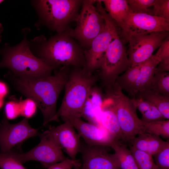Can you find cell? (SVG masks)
<instances>
[{"label":"cell","instance_id":"cell-1","mask_svg":"<svg viewBox=\"0 0 169 169\" xmlns=\"http://www.w3.org/2000/svg\"><path fill=\"white\" fill-rule=\"evenodd\" d=\"M71 67L63 66L55 70L54 74L40 78L25 79L8 72L5 77L24 95L33 100L44 118L43 125L52 121L59 122L56 104L59 96L64 89Z\"/></svg>","mask_w":169,"mask_h":169},{"label":"cell","instance_id":"cell-2","mask_svg":"<svg viewBox=\"0 0 169 169\" xmlns=\"http://www.w3.org/2000/svg\"><path fill=\"white\" fill-rule=\"evenodd\" d=\"M29 43L33 54L54 70L63 66L85 67L84 50L66 31L57 33L48 40L41 35Z\"/></svg>","mask_w":169,"mask_h":169},{"label":"cell","instance_id":"cell-3","mask_svg":"<svg viewBox=\"0 0 169 169\" xmlns=\"http://www.w3.org/2000/svg\"><path fill=\"white\" fill-rule=\"evenodd\" d=\"M22 31L24 38L20 43L13 46L6 43L0 49L2 56L0 68H8L12 74L25 79L40 78L51 75L54 69L35 56L30 49L27 39L29 29Z\"/></svg>","mask_w":169,"mask_h":169},{"label":"cell","instance_id":"cell-4","mask_svg":"<svg viewBox=\"0 0 169 169\" xmlns=\"http://www.w3.org/2000/svg\"><path fill=\"white\" fill-rule=\"evenodd\" d=\"M98 80L97 74L84 68L71 67L58 117H82L84 105L91 88Z\"/></svg>","mask_w":169,"mask_h":169},{"label":"cell","instance_id":"cell-5","mask_svg":"<svg viewBox=\"0 0 169 169\" xmlns=\"http://www.w3.org/2000/svg\"><path fill=\"white\" fill-rule=\"evenodd\" d=\"M82 0H37L31 1L38 20L37 29L45 26L57 33L64 32L75 21L81 7Z\"/></svg>","mask_w":169,"mask_h":169},{"label":"cell","instance_id":"cell-6","mask_svg":"<svg viewBox=\"0 0 169 169\" xmlns=\"http://www.w3.org/2000/svg\"><path fill=\"white\" fill-rule=\"evenodd\" d=\"M115 83L105 88L103 104L115 113L123 133L124 142H131L139 134L144 132L142 121L136 113L134 98L125 95Z\"/></svg>","mask_w":169,"mask_h":169},{"label":"cell","instance_id":"cell-7","mask_svg":"<svg viewBox=\"0 0 169 169\" xmlns=\"http://www.w3.org/2000/svg\"><path fill=\"white\" fill-rule=\"evenodd\" d=\"M95 2V0H82L81 8L75 21V27L66 31L77 41L84 50L89 49L93 40L105 25L103 18L94 6Z\"/></svg>","mask_w":169,"mask_h":169},{"label":"cell","instance_id":"cell-8","mask_svg":"<svg viewBox=\"0 0 169 169\" xmlns=\"http://www.w3.org/2000/svg\"><path fill=\"white\" fill-rule=\"evenodd\" d=\"M130 65L123 41L118 35L110 44L100 61L97 74L104 88L114 84L117 78Z\"/></svg>","mask_w":169,"mask_h":169},{"label":"cell","instance_id":"cell-9","mask_svg":"<svg viewBox=\"0 0 169 169\" xmlns=\"http://www.w3.org/2000/svg\"><path fill=\"white\" fill-rule=\"evenodd\" d=\"M96 8L105 21L104 27L93 39L89 49L84 51L85 68L94 72L98 69L100 61L110 43L118 35L115 23L102 7L101 0H96Z\"/></svg>","mask_w":169,"mask_h":169},{"label":"cell","instance_id":"cell-10","mask_svg":"<svg viewBox=\"0 0 169 169\" xmlns=\"http://www.w3.org/2000/svg\"><path fill=\"white\" fill-rule=\"evenodd\" d=\"M39 135L40 143L28 152L21 153L11 150L15 158L22 164L29 161H38L43 167L47 168L68 158L64 155L49 130Z\"/></svg>","mask_w":169,"mask_h":169},{"label":"cell","instance_id":"cell-11","mask_svg":"<svg viewBox=\"0 0 169 169\" xmlns=\"http://www.w3.org/2000/svg\"><path fill=\"white\" fill-rule=\"evenodd\" d=\"M168 31L135 35L130 37L127 52L130 67L141 64L152 55L169 37Z\"/></svg>","mask_w":169,"mask_h":169},{"label":"cell","instance_id":"cell-12","mask_svg":"<svg viewBox=\"0 0 169 169\" xmlns=\"http://www.w3.org/2000/svg\"><path fill=\"white\" fill-rule=\"evenodd\" d=\"M38 131L30 125L27 118H25L14 124L3 118L0 123V152L5 153L14 147H20L24 141L39 135Z\"/></svg>","mask_w":169,"mask_h":169},{"label":"cell","instance_id":"cell-13","mask_svg":"<svg viewBox=\"0 0 169 169\" xmlns=\"http://www.w3.org/2000/svg\"><path fill=\"white\" fill-rule=\"evenodd\" d=\"M124 41L131 36L169 30V20L146 14L130 13L121 29Z\"/></svg>","mask_w":169,"mask_h":169},{"label":"cell","instance_id":"cell-14","mask_svg":"<svg viewBox=\"0 0 169 169\" xmlns=\"http://www.w3.org/2000/svg\"><path fill=\"white\" fill-rule=\"evenodd\" d=\"M62 120L70 123L78 133L90 146H105L110 147L115 139L102 127L86 122L80 118L70 116L61 117Z\"/></svg>","mask_w":169,"mask_h":169},{"label":"cell","instance_id":"cell-15","mask_svg":"<svg viewBox=\"0 0 169 169\" xmlns=\"http://www.w3.org/2000/svg\"><path fill=\"white\" fill-rule=\"evenodd\" d=\"M110 147L81 144V169H120L115 161Z\"/></svg>","mask_w":169,"mask_h":169},{"label":"cell","instance_id":"cell-16","mask_svg":"<svg viewBox=\"0 0 169 169\" xmlns=\"http://www.w3.org/2000/svg\"><path fill=\"white\" fill-rule=\"evenodd\" d=\"M56 143L72 160H76L80 151V136L72 125L67 121L57 127L50 126L49 129Z\"/></svg>","mask_w":169,"mask_h":169},{"label":"cell","instance_id":"cell-17","mask_svg":"<svg viewBox=\"0 0 169 169\" xmlns=\"http://www.w3.org/2000/svg\"><path fill=\"white\" fill-rule=\"evenodd\" d=\"M104 99V94L101 89L95 85L93 86L85 102L82 117L88 122L98 125Z\"/></svg>","mask_w":169,"mask_h":169},{"label":"cell","instance_id":"cell-18","mask_svg":"<svg viewBox=\"0 0 169 169\" xmlns=\"http://www.w3.org/2000/svg\"><path fill=\"white\" fill-rule=\"evenodd\" d=\"M160 57L159 47L155 54L142 64L135 87L136 96L141 91L149 90L156 70L160 61Z\"/></svg>","mask_w":169,"mask_h":169},{"label":"cell","instance_id":"cell-19","mask_svg":"<svg viewBox=\"0 0 169 169\" xmlns=\"http://www.w3.org/2000/svg\"><path fill=\"white\" fill-rule=\"evenodd\" d=\"M138 135L131 141L132 146L152 156L160 151L167 142L163 140L159 136L146 132Z\"/></svg>","mask_w":169,"mask_h":169},{"label":"cell","instance_id":"cell-20","mask_svg":"<svg viewBox=\"0 0 169 169\" xmlns=\"http://www.w3.org/2000/svg\"><path fill=\"white\" fill-rule=\"evenodd\" d=\"M98 125L104 129L116 140L121 139L124 141L123 135L116 115L110 108L103 104Z\"/></svg>","mask_w":169,"mask_h":169},{"label":"cell","instance_id":"cell-21","mask_svg":"<svg viewBox=\"0 0 169 169\" xmlns=\"http://www.w3.org/2000/svg\"><path fill=\"white\" fill-rule=\"evenodd\" d=\"M108 14L121 29L129 14L132 12L126 0H101Z\"/></svg>","mask_w":169,"mask_h":169},{"label":"cell","instance_id":"cell-22","mask_svg":"<svg viewBox=\"0 0 169 169\" xmlns=\"http://www.w3.org/2000/svg\"><path fill=\"white\" fill-rule=\"evenodd\" d=\"M110 148L115 151L113 156L115 163L120 169H139L135 159L127 145L116 140Z\"/></svg>","mask_w":169,"mask_h":169},{"label":"cell","instance_id":"cell-23","mask_svg":"<svg viewBox=\"0 0 169 169\" xmlns=\"http://www.w3.org/2000/svg\"><path fill=\"white\" fill-rule=\"evenodd\" d=\"M142 64L129 67L123 74L117 78L115 82L122 90L125 91L132 98L136 96L135 87Z\"/></svg>","mask_w":169,"mask_h":169},{"label":"cell","instance_id":"cell-24","mask_svg":"<svg viewBox=\"0 0 169 169\" xmlns=\"http://www.w3.org/2000/svg\"><path fill=\"white\" fill-rule=\"evenodd\" d=\"M137 95L151 103L165 119H169V97L151 90L141 91Z\"/></svg>","mask_w":169,"mask_h":169},{"label":"cell","instance_id":"cell-25","mask_svg":"<svg viewBox=\"0 0 169 169\" xmlns=\"http://www.w3.org/2000/svg\"><path fill=\"white\" fill-rule=\"evenodd\" d=\"M136 109L142 115L143 122H150L165 120L157 109L151 103L137 95L134 98Z\"/></svg>","mask_w":169,"mask_h":169},{"label":"cell","instance_id":"cell-26","mask_svg":"<svg viewBox=\"0 0 169 169\" xmlns=\"http://www.w3.org/2000/svg\"><path fill=\"white\" fill-rule=\"evenodd\" d=\"M149 90L169 97V73L155 71Z\"/></svg>","mask_w":169,"mask_h":169},{"label":"cell","instance_id":"cell-27","mask_svg":"<svg viewBox=\"0 0 169 169\" xmlns=\"http://www.w3.org/2000/svg\"><path fill=\"white\" fill-rule=\"evenodd\" d=\"M142 122L144 132L161 136L165 138L169 139V119L150 122Z\"/></svg>","mask_w":169,"mask_h":169},{"label":"cell","instance_id":"cell-28","mask_svg":"<svg viewBox=\"0 0 169 169\" xmlns=\"http://www.w3.org/2000/svg\"><path fill=\"white\" fill-rule=\"evenodd\" d=\"M130 149L139 169H159L151 155L139 150L132 146H130Z\"/></svg>","mask_w":169,"mask_h":169},{"label":"cell","instance_id":"cell-29","mask_svg":"<svg viewBox=\"0 0 169 169\" xmlns=\"http://www.w3.org/2000/svg\"><path fill=\"white\" fill-rule=\"evenodd\" d=\"M0 168L1 169H27L16 159L11 151L0 152Z\"/></svg>","mask_w":169,"mask_h":169},{"label":"cell","instance_id":"cell-30","mask_svg":"<svg viewBox=\"0 0 169 169\" xmlns=\"http://www.w3.org/2000/svg\"><path fill=\"white\" fill-rule=\"evenodd\" d=\"M155 0H127V1L133 13L151 15L150 7L153 6Z\"/></svg>","mask_w":169,"mask_h":169},{"label":"cell","instance_id":"cell-31","mask_svg":"<svg viewBox=\"0 0 169 169\" xmlns=\"http://www.w3.org/2000/svg\"><path fill=\"white\" fill-rule=\"evenodd\" d=\"M160 61L155 71H169V37L160 46Z\"/></svg>","mask_w":169,"mask_h":169},{"label":"cell","instance_id":"cell-32","mask_svg":"<svg viewBox=\"0 0 169 169\" xmlns=\"http://www.w3.org/2000/svg\"><path fill=\"white\" fill-rule=\"evenodd\" d=\"M151 15L169 20V0H156Z\"/></svg>","mask_w":169,"mask_h":169},{"label":"cell","instance_id":"cell-33","mask_svg":"<svg viewBox=\"0 0 169 169\" xmlns=\"http://www.w3.org/2000/svg\"><path fill=\"white\" fill-rule=\"evenodd\" d=\"M155 162L159 169H169V142L154 156Z\"/></svg>","mask_w":169,"mask_h":169},{"label":"cell","instance_id":"cell-34","mask_svg":"<svg viewBox=\"0 0 169 169\" xmlns=\"http://www.w3.org/2000/svg\"><path fill=\"white\" fill-rule=\"evenodd\" d=\"M19 103L21 115L28 119L35 114L37 106L33 100L28 98L25 100H21Z\"/></svg>","mask_w":169,"mask_h":169},{"label":"cell","instance_id":"cell-35","mask_svg":"<svg viewBox=\"0 0 169 169\" xmlns=\"http://www.w3.org/2000/svg\"><path fill=\"white\" fill-rule=\"evenodd\" d=\"M5 114L6 119H13L21 115L19 102L11 101L8 102L5 106Z\"/></svg>","mask_w":169,"mask_h":169},{"label":"cell","instance_id":"cell-36","mask_svg":"<svg viewBox=\"0 0 169 169\" xmlns=\"http://www.w3.org/2000/svg\"><path fill=\"white\" fill-rule=\"evenodd\" d=\"M81 165L79 160L68 158L50 166L47 169H72L73 168L80 167Z\"/></svg>","mask_w":169,"mask_h":169},{"label":"cell","instance_id":"cell-37","mask_svg":"<svg viewBox=\"0 0 169 169\" xmlns=\"http://www.w3.org/2000/svg\"><path fill=\"white\" fill-rule=\"evenodd\" d=\"M8 92L6 85L4 83L0 81V97L3 98L8 94Z\"/></svg>","mask_w":169,"mask_h":169},{"label":"cell","instance_id":"cell-38","mask_svg":"<svg viewBox=\"0 0 169 169\" xmlns=\"http://www.w3.org/2000/svg\"><path fill=\"white\" fill-rule=\"evenodd\" d=\"M3 27L1 23H0V42L1 41L2 37V33L3 30Z\"/></svg>","mask_w":169,"mask_h":169},{"label":"cell","instance_id":"cell-39","mask_svg":"<svg viewBox=\"0 0 169 169\" xmlns=\"http://www.w3.org/2000/svg\"><path fill=\"white\" fill-rule=\"evenodd\" d=\"M3 104V98L0 97V109L2 107Z\"/></svg>","mask_w":169,"mask_h":169},{"label":"cell","instance_id":"cell-40","mask_svg":"<svg viewBox=\"0 0 169 169\" xmlns=\"http://www.w3.org/2000/svg\"><path fill=\"white\" fill-rule=\"evenodd\" d=\"M4 1L3 0H0V4L3 2Z\"/></svg>","mask_w":169,"mask_h":169},{"label":"cell","instance_id":"cell-41","mask_svg":"<svg viewBox=\"0 0 169 169\" xmlns=\"http://www.w3.org/2000/svg\"><path fill=\"white\" fill-rule=\"evenodd\" d=\"M74 169H79V168H75Z\"/></svg>","mask_w":169,"mask_h":169}]
</instances>
